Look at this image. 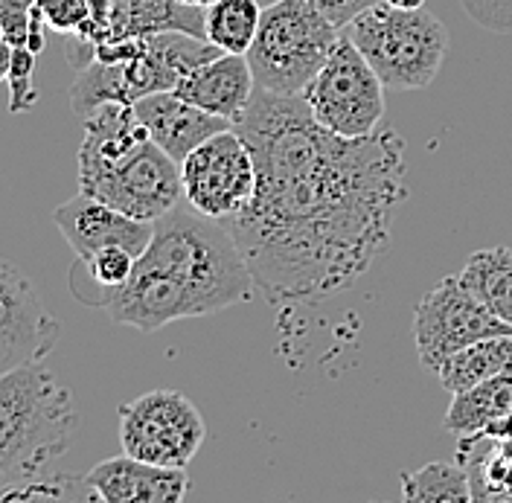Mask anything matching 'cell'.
Instances as JSON below:
<instances>
[{
    "mask_svg": "<svg viewBox=\"0 0 512 503\" xmlns=\"http://www.w3.org/2000/svg\"><path fill=\"white\" fill-rule=\"evenodd\" d=\"M402 498L408 503H454L472 501V483L466 466L457 463H428L416 472L402 474Z\"/></svg>",
    "mask_w": 512,
    "mask_h": 503,
    "instance_id": "cell-22",
    "label": "cell"
},
{
    "mask_svg": "<svg viewBox=\"0 0 512 503\" xmlns=\"http://www.w3.org/2000/svg\"><path fill=\"white\" fill-rule=\"evenodd\" d=\"M384 3H390L396 9H425L428 0H384Z\"/></svg>",
    "mask_w": 512,
    "mask_h": 503,
    "instance_id": "cell-29",
    "label": "cell"
},
{
    "mask_svg": "<svg viewBox=\"0 0 512 503\" xmlns=\"http://www.w3.org/2000/svg\"><path fill=\"white\" fill-rule=\"evenodd\" d=\"M512 335L510 323L495 317L478 297L460 283V277H446L434 285L416 306L414 344L419 364L437 373L446 358L460 352L463 346Z\"/></svg>",
    "mask_w": 512,
    "mask_h": 503,
    "instance_id": "cell-10",
    "label": "cell"
},
{
    "mask_svg": "<svg viewBox=\"0 0 512 503\" xmlns=\"http://www.w3.org/2000/svg\"><path fill=\"white\" fill-rule=\"evenodd\" d=\"M35 9L44 15L50 30L62 32V35L79 30L91 15L88 0H35Z\"/></svg>",
    "mask_w": 512,
    "mask_h": 503,
    "instance_id": "cell-25",
    "label": "cell"
},
{
    "mask_svg": "<svg viewBox=\"0 0 512 503\" xmlns=\"http://www.w3.org/2000/svg\"><path fill=\"white\" fill-rule=\"evenodd\" d=\"M134 111L149 131V137L178 163L187 158L192 149H198L204 140H210L213 134L233 128L230 120L192 105L190 99L178 96L175 91L143 96L134 102Z\"/></svg>",
    "mask_w": 512,
    "mask_h": 503,
    "instance_id": "cell-14",
    "label": "cell"
},
{
    "mask_svg": "<svg viewBox=\"0 0 512 503\" xmlns=\"http://www.w3.org/2000/svg\"><path fill=\"white\" fill-rule=\"evenodd\" d=\"M114 6V38H152L160 32H190L204 35V9L181 0H111Z\"/></svg>",
    "mask_w": 512,
    "mask_h": 503,
    "instance_id": "cell-16",
    "label": "cell"
},
{
    "mask_svg": "<svg viewBox=\"0 0 512 503\" xmlns=\"http://www.w3.org/2000/svg\"><path fill=\"white\" fill-rule=\"evenodd\" d=\"M35 56L30 47H15L12 67H9V111L12 114H27L38 102V88L32 82L35 76Z\"/></svg>",
    "mask_w": 512,
    "mask_h": 503,
    "instance_id": "cell-24",
    "label": "cell"
},
{
    "mask_svg": "<svg viewBox=\"0 0 512 503\" xmlns=\"http://www.w3.org/2000/svg\"><path fill=\"white\" fill-rule=\"evenodd\" d=\"M204 434L201 413L178 390L160 387L120 405V442L123 451L137 460L187 469Z\"/></svg>",
    "mask_w": 512,
    "mask_h": 503,
    "instance_id": "cell-8",
    "label": "cell"
},
{
    "mask_svg": "<svg viewBox=\"0 0 512 503\" xmlns=\"http://www.w3.org/2000/svg\"><path fill=\"white\" fill-rule=\"evenodd\" d=\"M300 96L320 126L341 137L373 134L384 117V82L350 35H341Z\"/></svg>",
    "mask_w": 512,
    "mask_h": 503,
    "instance_id": "cell-7",
    "label": "cell"
},
{
    "mask_svg": "<svg viewBox=\"0 0 512 503\" xmlns=\"http://www.w3.org/2000/svg\"><path fill=\"white\" fill-rule=\"evenodd\" d=\"M134 262H137V256L126 248H102V251L91 253L88 259H76L70 274H79L91 283V288L96 291L91 306H99L108 291L128 283Z\"/></svg>",
    "mask_w": 512,
    "mask_h": 503,
    "instance_id": "cell-23",
    "label": "cell"
},
{
    "mask_svg": "<svg viewBox=\"0 0 512 503\" xmlns=\"http://www.w3.org/2000/svg\"><path fill=\"white\" fill-rule=\"evenodd\" d=\"M347 35L373 64L384 88L422 91L446 62L448 32L428 9H396L379 0L352 18Z\"/></svg>",
    "mask_w": 512,
    "mask_h": 503,
    "instance_id": "cell-5",
    "label": "cell"
},
{
    "mask_svg": "<svg viewBox=\"0 0 512 503\" xmlns=\"http://www.w3.org/2000/svg\"><path fill=\"white\" fill-rule=\"evenodd\" d=\"M73 393L41 361L0 376V501L70 448Z\"/></svg>",
    "mask_w": 512,
    "mask_h": 503,
    "instance_id": "cell-4",
    "label": "cell"
},
{
    "mask_svg": "<svg viewBox=\"0 0 512 503\" xmlns=\"http://www.w3.org/2000/svg\"><path fill=\"white\" fill-rule=\"evenodd\" d=\"M510 364L512 335H498V338H483V341H475V344L463 346L460 352H454L437 370V376L448 393H463L480 381H489L498 373H504Z\"/></svg>",
    "mask_w": 512,
    "mask_h": 503,
    "instance_id": "cell-19",
    "label": "cell"
},
{
    "mask_svg": "<svg viewBox=\"0 0 512 503\" xmlns=\"http://www.w3.org/2000/svg\"><path fill=\"white\" fill-rule=\"evenodd\" d=\"M457 277L492 315L512 326V248L475 251Z\"/></svg>",
    "mask_w": 512,
    "mask_h": 503,
    "instance_id": "cell-18",
    "label": "cell"
},
{
    "mask_svg": "<svg viewBox=\"0 0 512 503\" xmlns=\"http://www.w3.org/2000/svg\"><path fill=\"white\" fill-rule=\"evenodd\" d=\"M254 288V274L222 221L178 204L155 221L128 283L108 291L99 306L120 326L158 332L175 320L248 303Z\"/></svg>",
    "mask_w": 512,
    "mask_h": 503,
    "instance_id": "cell-2",
    "label": "cell"
},
{
    "mask_svg": "<svg viewBox=\"0 0 512 503\" xmlns=\"http://www.w3.org/2000/svg\"><path fill=\"white\" fill-rule=\"evenodd\" d=\"M181 3H187V6H198V9H207V6H213L216 0H181Z\"/></svg>",
    "mask_w": 512,
    "mask_h": 503,
    "instance_id": "cell-30",
    "label": "cell"
},
{
    "mask_svg": "<svg viewBox=\"0 0 512 503\" xmlns=\"http://www.w3.org/2000/svg\"><path fill=\"white\" fill-rule=\"evenodd\" d=\"M79 189L140 221H158L184 198L181 163L149 137L134 105L105 102L85 117Z\"/></svg>",
    "mask_w": 512,
    "mask_h": 503,
    "instance_id": "cell-3",
    "label": "cell"
},
{
    "mask_svg": "<svg viewBox=\"0 0 512 503\" xmlns=\"http://www.w3.org/2000/svg\"><path fill=\"white\" fill-rule=\"evenodd\" d=\"M59 320L47 312L30 277L0 259V376L44 361L59 341Z\"/></svg>",
    "mask_w": 512,
    "mask_h": 503,
    "instance_id": "cell-11",
    "label": "cell"
},
{
    "mask_svg": "<svg viewBox=\"0 0 512 503\" xmlns=\"http://www.w3.org/2000/svg\"><path fill=\"white\" fill-rule=\"evenodd\" d=\"M181 178L192 210L216 221L233 219L256 192L254 152L236 128H227L181 160Z\"/></svg>",
    "mask_w": 512,
    "mask_h": 503,
    "instance_id": "cell-9",
    "label": "cell"
},
{
    "mask_svg": "<svg viewBox=\"0 0 512 503\" xmlns=\"http://www.w3.org/2000/svg\"><path fill=\"white\" fill-rule=\"evenodd\" d=\"M91 498L102 503H178L190 492L187 469L155 466L123 451L108 457L82 477Z\"/></svg>",
    "mask_w": 512,
    "mask_h": 503,
    "instance_id": "cell-13",
    "label": "cell"
},
{
    "mask_svg": "<svg viewBox=\"0 0 512 503\" xmlns=\"http://www.w3.org/2000/svg\"><path fill=\"white\" fill-rule=\"evenodd\" d=\"M256 160L251 204L222 221L271 303H320L361 280L387 251L408 198L396 128L341 137L303 96L256 88L233 123Z\"/></svg>",
    "mask_w": 512,
    "mask_h": 503,
    "instance_id": "cell-1",
    "label": "cell"
},
{
    "mask_svg": "<svg viewBox=\"0 0 512 503\" xmlns=\"http://www.w3.org/2000/svg\"><path fill=\"white\" fill-rule=\"evenodd\" d=\"M254 91V70L248 56L239 53H219L216 59L198 64L175 85V94L230 123H236L248 111Z\"/></svg>",
    "mask_w": 512,
    "mask_h": 503,
    "instance_id": "cell-15",
    "label": "cell"
},
{
    "mask_svg": "<svg viewBox=\"0 0 512 503\" xmlns=\"http://www.w3.org/2000/svg\"><path fill=\"white\" fill-rule=\"evenodd\" d=\"M309 3H315L335 27L344 30V27H350L355 15H361L367 6H373V3H379V0H309Z\"/></svg>",
    "mask_w": 512,
    "mask_h": 503,
    "instance_id": "cell-27",
    "label": "cell"
},
{
    "mask_svg": "<svg viewBox=\"0 0 512 503\" xmlns=\"http://www.w3.org/2000/svg\"><path fill=\"white\" fill-rule=\"evenodd\" d=\"M512 413V364L489 381H480L463 393H451L443 428L466 440L480 434L492 419Z\"/></svg>",
    "mask_w": 512,
    "mask_h": 503,
    "instance_id": "cell-17",
    "label": "cell"
},
{
    "mask_svg": "<svg viewBox=\"0 0 512 503\" xmlns=\"http://www.w3.org/2000/svg\"><path fill=\"white\" fill-rule=\"evenodd\" d=\"M480 440V437H478ZM489 442V448L478 454L475 445L460 442V463L469 472L472 501H510L512 503V440Z\"/></svg>",
    "mask_w": 512,
    "mask_h": 503,
    "instance_id": "cell-20",
    "label": "cell"
},
{
    "mask_svg": "<svg viewBox=\"0 0 512 503\" xmlns=\"http://www.w3.org/2000/svg\"><path fill=\"white\" fill-rule=\"evenodd\" d=\"M53 221L64 242L73 248L76 259H88L102 248H126L134 256H140L155 236V221L131 219L123 210L99 201L82 189L79 195L64 201L62 207H56Z\"/></svg>",
    "mask_w": 512,
    "mask_h": 503,
    "instance_id": "cell-12",
    "label": "cell"
},
{
    "mask_svg": "<svg viewBox=\"0 0 512 503\" xmlns=\"http://www.w3.org/2000/svg\"><path fill=\"white\" fill-rule=\"evenodd\" d=\"M32 9H35V0H0V27L12 47L27 44Z\"/></svg>",
    "mask_w": 512,
    "mask_h": 503,
    "instance_id": "cell-26",
    "label": "cell"
},
{
    "mask_svg": "<svg viewBox=\"0 0 512 503\" xmlns=\"http://www.w3.org/2000/svg\"><path fill=\"white\" fill-rule=\"evenodd\" d=\"M262 21V6L256 0H216L204 9V35L222 53L245 56L254 44Z\"/></svg>",
    "mask_w": 512,
    "mask_h": 503,
    "instance_id": "cell-21",
    "label": "cell"
},
{
    "mask_svg": "<svg viewBox=\"0 0 512 503\" xmlns=\"http://www.w3.org/2000/svg\"><path fill=\"white\" fill-rule=\"evenodd\" d=\"M12 53H15V47H12V44H9L6 38H0V82H3V79H9Z\"/></svg>",
    "mask_w": 512,
    "mask_h": 503,
    "instance_id": "cell-28",
    "label": "cell"
},
{
    "mask_svg": "<svg viewBox=\"0 0 512 503\" xmlns=\"http://www.w3.org/2000/svg\"><path fill=\"white\" fill-rule=\"evenodd\" d=\"M341 41L335 27L309 0H274L262 9L254 44L245 53L256 88L300 96Z\"/></svg>",
    "mask_w": 512,
    "mask_h": 503,
    "instance_id": "cell-6",
    "label": "cell"
}]
</instances>
